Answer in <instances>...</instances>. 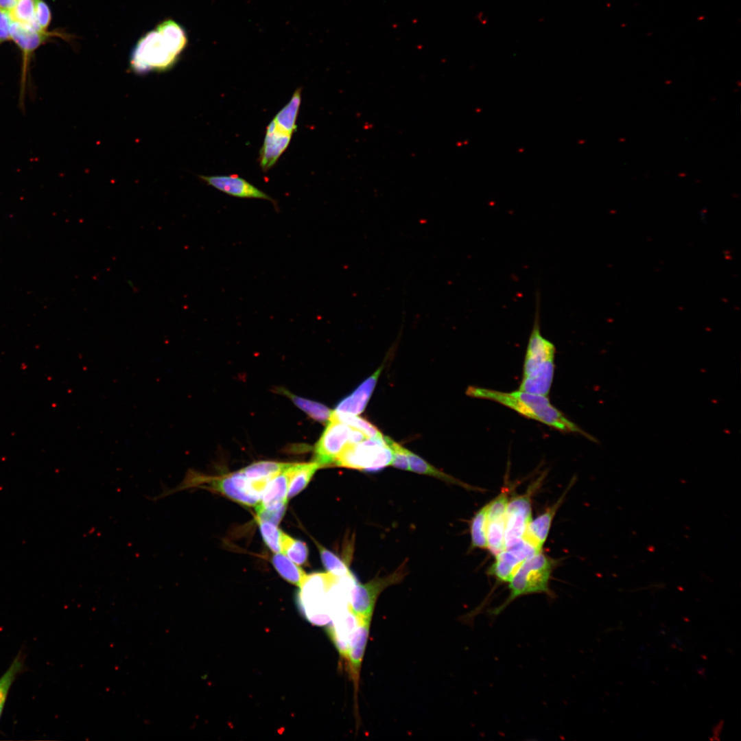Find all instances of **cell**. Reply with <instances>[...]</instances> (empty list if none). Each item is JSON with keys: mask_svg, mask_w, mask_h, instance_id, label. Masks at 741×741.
<instances>
[{"mask_svg": "<svg viewBox=\"0 0 741 741\" xmlns=\"http://www.w3.org/2000/svg\"><path fill=\"white\" fill-rule=\"evenodd\" d=\"M189 43L186 30L166 19L139 38L130 56V68L137 74L162 72L175 65Z\"/></svg>", "mask_w": 741, "mask_h": 741, "instance_id": "cell-1", "label": "cell"}, {"mask_svg": "<svg viewBox=\"0 0 741 741\" xmlns=\"http://www.w3.org/2000/svg\"><path fill=\"white\" fill-rule=\"evenodd\" d=\"M466 393L472 397L497 402L526 418L541 422L561 432L576 433L593 442L597 441L596 438L568 419L562 412L554 407L548 396L520 390L502 392L478 386H469Z\"/></svg>", "mask_w": 741, "mask_h": 741, "instance_id": "cell-2", "label": "cell"}, {"mask_svg": "<svg viewBox=\"0 0 741 741\" xmlns=\"http://www.w3.org/2000/svg\"><path fill=\"white\" fill-rule=\"evenodd\" d=\"M539 302L538 297L534 325L528 340L519 390L548 396L554 375L556 349L554 344L541 334Z\"/></svg>", "mask_w": 741, "mask_h": 741, "instance_id": "cell-3", "label": "cell"}, {"mask_svg": "<svg viewBox=\"0 0 741 741\" xmlns=\"http://www.w3.org/2000/svg\"><path fill=\"white\" fill-rule=\"evenodd\" d=\"M555 561L541 551L525 560L508 582L509 596L500 606L491 609L490 615L500 614L513 600L529 594L550 595V579Z\"/></svg>", "mask_w": 741, "mask_h": 741, "instance_id": "cell-4", "label": "cell"}, {"mask_svg": "<svg viewBox=\"0 0 741 741\" xmlns=\"http://www.w3.org/2000/svg\"><path fill=\"white\" fill-rule=\"evenodd\" d=\"M339 578L329 572L307 575L299 587L298 609L312 624L325 626L331 621L327 593Z\"/></svg>", "mask_w": 741, "mask_h": 741, "instance_id": "cell-5", "label": "cell"}, {"mask_svg": "<svg viewBox=\"0 0 741 741\" xmlns=\"http://www.w3.org/2000/svg\"><path fill=\"white\" fill-rule=\"evenodd\" d=\"M393 451L386 436L365 439L348 445L338 456L336 466L365 471H379L391 465Z\"/></svg>", "mask_w": 741, "mask_h": 741, "instance_id": "cell-6", "label": "cell"}, {"mask_svg": "<svg viewBox=\"0 0 741 741\" xmlns=\"http://www.w3.org/2000/svg\"><path fill=\"white\" fill-rule=\"evenodd\" d=\"M405 572L403 567L384 577H376L366 583H353L348 604L349 610L355 616L371 619L379 595L386 587L400 582Z\"/></svg>", "mask_w": 741, "mask_h": 741, "instance_id": "cell-7", "label": "cell"}, {"mask_svg": "<svg viewBox=\"0 0 741 741\" xmlns=\"http://www.w3.org/2000/svg\"><path fill=\"white\" fill-rule=\"evenodd\" d=\"M209 488L248 506H255L266 489L248 478L242 470L212 480Z\"/></svg>", "mask_w": 741, "mask_h": 741, "instance_id": "cell-8", "label": "cell"}, {"mask_svg": "<svg viewBox=\"0 0 741 741\" xmlns=\"http://www.w3.org/2000/svg\"><path fill=\"white\" fill-rule=\"evenodd\" d=\"M10 40L14 41L21 49L23 56V65L20 88V103L23 105L25 94L27 68L32 54L51 36H61L59 32H47L38 30L30 25L15 21H10Z\"/></svg>", "mask_w": 741, "mask_h": 741, "instance_id": "cell-9", "label": "cell"}, {"mask_svg": "<svg viewBox=\"0 0 741 741\" xmlns=\"http://www.w3.org/2000/svg\"><path fill=\"white\" fill-rule=\"evenodd\" d=\"M351 429V427L346 424L329 419L316 444L314 462L320 467L335 464L339 454L349 445Z\"/></svg>", "mask_w": 741, "mask_h": 741, "instance_id": "cell-10", "label": "cell"}, {"mask_svg": "<svg viewBox=\"0 0 741 741\" xmlns=\"http://www.w3.org/2000/svg\"><path fill=\"white\" fill-rule=\"evenodd\" d=\"M534 484L525 494L508 501L505 515L504 541L506 548L522 540V537L532 520V491Z\"/></svg>", "mask_w": 741, "mask_h": 741, "instance_id": "cell-11", "label": "cell"}, {"mask_svg": "<svg viewBox=\"0 0 741 741\" xmlns=\"http://www.w3.org/2000/svg\"><path fill=\"white\" fill-rule=\"evenodd\" d=\"M539 552L522 539L495 555V560L489 567L488 574L497 582L508 583L521 563Z\"/></svg>", "mask_w": 741, "mask_h": 741, "instance_id": "cell-12", "label": "cell"}, {"mask_svg": "<svg viewBox=\"0 0 741 741\" xmlns=\"http://www.w3.org/2000/svg\"><path fill=\"white\" fill-rule=\"evenodd\" d=\"M200 178L209 185L228 195L241 198L270 200L275 203L267 193L237 175L201 176Z\"/></svg>", "mask_w": 741, "mask_h": 741, "instance_id": "cell-13", "label": "cell"}, {"mask_svg": "<svg viewBox=\"0 0 741 741\" xmlns=\"http://www.w3.org/2000/svg\"><path fill=\"white\" fill-rule=\"evenodd\" d=\"M292 135L278 127L272 120L267 127L260 150L259 161L263 171L268 170L276 163L289 145Z\"/></svg>", "mask_w": 741, "mask_h": 741, "instance_id": "cell-14", "label": "cell"}, {"mask_svg": "<svg viewBox=\"0 0 741 741\" xmlns=\"http://www.w3.org/2000/svg\"><path fill=\"white\" fill-rule=\"evenodd\" d=\"M357 618V626L349 642V650L346 660L354 685L355 696L357 693L362 661L367 644L371 621V619Z\"/></svg>", "mask_w": 741, "mask_h": 741, "instance_id": "cell-15", "label": "cell"}, {"mask_svg": "<svg viewBox=\"0 0 741 741\" xmlns=\"http://www.w3.org/2000/svg\"><path fill=\"white\" fill-rule=\"evenodd\" d=\"M570 486L571 484L555 504L548 508L544 513L534 519L530 521L522 537L524 541L530 544L538 551L542 550L544 543L548 538L554 515L558 508L560 507Z\"/></svg>", "mask_w": 741, "mask_h": 741, "instance_id": "cell-16", "label": "cell"}, {"mask_svg": "<svg viewBox=\"0 0 741 741\" xmlns=\"http://www.w3.org/2000/svg\"><path fill=\"white\" fill-rule=\"evenodd\" d=\"M381 370L382 367L378 368L351 395L342 399L334 410L355 415L362 413L372 395Z\"/></svg>", "mask_w": 741, "mask_h": 741, "instance_id": "cell-17", "label": "cell"}, {"mask_svg": "<svg viewBox=\"0 0 741 741\" xmlns=\"http://www.w3.org/2000/svg\"><path fill=\"white\" fill-rule=\"evenodd\" d=\"M287 467L268 483L261 501L255 507L278 508L286 506L288 500L287 491L289 486V475L287 471Z\"/></svg>", "mask_w": 741, "mask_h": 741, "instance_id": "cell-18", "label": "cell"}, {"mask_svg": "<svg viewBox=\"0 0 741 741\" xmlns=\"http://www.w3.org/2000/svg\"><path fill=\"white\" fill-rule=\"evenodd\" d=\"M319 467V465L315 462L289 463L287 467V471L289 475L287 499L298 495L307 486Z\"/></svg>", "mask_w": 741, "mask_h": 741, "instance_id": "cell-19", "label": "cell"}, {"mask_svg": "<svg viewBox=\"0 0 741 741\" xmlns=\"http://www.w3.org/2000/svg\"><path fill=\"white\" fill-rule=\"evenodd\" d=\"M288 464L274 461H259L242 469V472L251 480L266 487L268 483L279 474Z\"/></svg>", "mask_w": 741, "mask_h": 741, "instance_id": "cell-20", "label": "cell"}, {"mask_svg": "<svg viewBox=\"0 0 741 741\" xmlns=\"http://www.w3.org/2000/svg\"><path fill=\"white\" fill-rule=\"evenodd\" d=\"M301 103V89H296L288 103L272 119L281 129L292 134L296 130V120Z\"/></svg>", "mask_w": 741, "mask_h": 741, "instance_id": "cell-21", "label": "cell"}, {"mask_svg": "<svg viewBox=\"0 0 741 741\" xmlns=\"http://www.w3.org/2000/svg\"><path fill=\"white\" fill-rule=\"evenodd\" d=\"M272 563L282 578L298 587L307 576V574L300 567L282 553L274 555Z\"/></svg>", "mask_w": 741, "mask_h": 741, "instance_id": "cell-22", "label": "cell"}, {"mask_svg": "<svg viewBox=\"0 0 741 741\" xmlns=\"http://www.w3.org/2000/svg\"><path fill=\"white\" fill-rule=\"evenodd\" d=\"M408 454L410 462V471L419 474L432 476L446 482L463 486L467 489H471L470 486L440 471L410 450H408Z\"/></svg>", "mask_w": 741, "mask_h": 741, "instance_id": "cell-23", "label": "cell"}, {"mask_svg": "<svg viewBox=\"0 0 741 741\" xmlns=\"http://www.w3.org/2000/svg\"><path fill=\"white\" fill-rule=\"evenodd\" d=\"M281 391L312 419L320 423H325L329 420L332 411L326 405L315 401L296 396L285 389H281Z\"/></svg>", "mask_w": 741, "mask_h": 741, "instance_id": "cell-24", "label": "cell"}, {"mask_svg": "<svg viewBox=\"0 0 741 741\" xmlns=\"http://www.w3.org/2000/svg\"><path fill=\"white\" fill-rule=\"evenodd\" d=\"M24 661L23 653L20 651L0 677V718L11 686L17 675L23 670Z\"/></svg>", "mask_w": 741, "mask_h": 741, "instance_id": "cell-25", "label": "cell"}, {"mask_svg": "<svg viewBox=\"0 0 741 741\" xmlns=\"http://www.w3.org/2000/svg\"><path fill=\"white\" fill-rule=\"evenodd\" d=\"M505 517L487 519V548L495 556L505 548Z\"/></svg>", "mask_w": 741, "mask_h": 741, "instance_id": "cell-26", "label": "cell"}, {"mask_svg": "<svg viewBox=\"0 0 741 741\" xmlns=\"http://www.w3.org/2000/svg\"><path fill=\"white\" fill-rule=\"evenodd\" d=\"M329 419L336 420L346 424L353 428L361 431L366 438L382 437L383 434L372 423L365 419L353 416V414L332 411Z\"/></svg>", "mask_w": 741, "mask_h": 741, "instance_id": "cell-27", "label": "cell"}, {"mask_svg": "<svg viewBox=\"0 0 741 741\" xmlns=\"http://www.w3.org/2000/svg\"><path fill=\"white\" fill-rule=\"evenodd\" d=\"M486 504L482 506L472 518L470 532L473 548H487Z\"/></svg>", "mask_w": 741, "mask_h": 741, "instance_id": "cell-28", "label": "cell"}, {"mask_svg": "<svg viewBox=\"0 0 741 741\" xmlns=\"http://www.w3.org/2000/svg\"><path fill=\"white\" fill-rule=\"evenodd\" d=\"M321 561L328 572L338 577H348L356 580L346 563L331 551L318 545Z\"/></svg>", "mask_w": 741, "mask_h": 741, "instance_id": "cell-29", "label": "cell"}, {"mask_svg": "<svg viewBox=\"0 0 741 741\" xmlns=\"http://www.w3.org/2000/svg\"><path fill=\"white\" fill-rule=\"evenodd\" d=\"M281 553L287 556L296 564L302 565L307 562L308 557V548L307 545L298 539H295L285 532L283 533Z\"/></svg>", "mask_w": 741, "mask_h": 741, "instance_id": "cell-30", "label": "cell"}, {"mask_svg": "<svg viewBox=\"0 0 741 741\" xmlns=\"http://www.w3.org/2000/svg\"><path fill=\"white\" fill-rule=\"evenodd\" d=\"M8 14L11 21L40 30L35 21V0H18L14 8Z\"/></svg>", "mask_w": 741, "mask_h": 741, "instance_id": "cell-31", "label": "cell"}, {"mask_svg": "<svg viewBox=\"0 0 741 741\" xmlns=\"http://www.w3.org/2000/svg\"><path fill=\"white\" fill-rule=\"evenodd\" d=\"M264 543L274 552L281 553L283 532L277 525L266 521H257Z\"/></svg>", "mask_w": 741, "mask_h": 741, "instance_id": "cell-32", "label": "cell"}, {"mask_svg": "<svg viewBox=\"0 0 741 741\" xmlns=\"http://www.w3.org/2000/svg\"><path fill=\"white\" fill-rule=\"evenodd\" d=\"M386 440L393 451V459L391 465L401 470L410 471V462L408 454V449L395 442L389 437L386 436Z\"/></svg>", "mask_w": 741, "mask_h": 741, "instance_id": "cell-33", "label": "cell"}, {"mask_svg": "<svg viewBox=\"0 0 741 741\" xmlns=\"http://www.w3.org/2000/svg\"><path fill=\"white\" fill-rule=\"evenodd\" d=\"M51 20V12L47 3L43 0H35V21L38 28L47 32Z\"/></svg>", "mask_w": 741, "mask_h": 741, "instance_id": "cell-34", "label": "cell"}, {"mask_svg": "<svg viewBox=\"0 0 741 741\" xmlns=\"http://www.w3.org/2000/svg\"><path fill=\"white\" fill-rule=\"evenodd\" d=\"M286 506L278 508L255 507L257 521H266L278 525L285 512Z\"/></svg>", "mask_w": 741, "mask_h": 741, "instance_id": "cell-35", "label": "cell"}, {"mask_svg": "<svg viewBox=\"0 0 741 741\" xmlns=\"http://www.w3.org/2000/svg\"><path fill=\"white\" fill-rule=\"evenodd\" d=\"M10 21L8 14L4 12L0 18V45L10 40L9 32Z\"/></svg>", "mask_w": 741, "mask_h": 741, "instance_id": "cell-36", "label": "cell"}, {"mask_svg": "<svg viewBox=\"0 0 741 741\" xmlns=\"http://www.w3.org/2000/svg\"><path fill=\"white\" fill-rule=\"evenodd\" d=\"M18 0H0V9L9 13L16 5Z\"/></svg>", "mask_w": 741, "mask_h": 741, "instance_id": "cell-37", "label": "cell"}, {"mask_svg": "<svg viewBox=\"0 0 741 741\" xmlns=\"http://www.w3.org/2000/svg\"><path fill=\"white\" fill-rule=\"evenodd\" d=\"M4 12H5L2 11V10H1V9H0V18H1V15H2V14H3V13H4Z\"/></svg>", "mask_w": 741, "mask_h": 741, "instance_id": "cell-38", "label": "cell"}]
</instances>
